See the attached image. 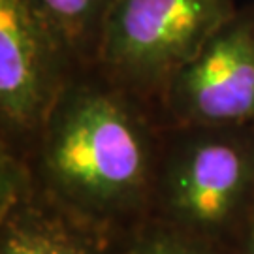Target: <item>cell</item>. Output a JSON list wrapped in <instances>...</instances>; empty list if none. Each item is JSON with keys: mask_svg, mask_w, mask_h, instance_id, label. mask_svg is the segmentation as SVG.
Instances as JSON below:
<instances>
[{"mask_svg": "<svg viewBox=\"0 0 254 254\" xmlns=\"http://www.w3.org/2000/svg\"><path fill=\"white\" fill-rule=\"evenodd\" d=\"M160 128L149 102L85 64L23 154L49 203L119 243L149 218Z\"/></svg>", "mask_w": 254, "mask_h": 254, "instance_id": "6da1fadb", "label": "cell"}, {"mask_svg": "<svg viewBox=\"0 0 254 254\" xmlns=\"http://www.w3.org/2000/svg\"><path fill=\"white\" fill-rule=\"evenodd\" d=\"M254 200V127L162 125L149 218L230 249Z\"/></svg>", "mask_w": 254, "mask_h": 254, "instance_id": "7a4b0ae2", "label": "cell"}, {"mask_svg": "<svg viewBox=\"0 0 254 254\" xmlns=\"http://www.w3.org/2000/svg\"><path fill=\"white\" fill-rule=\"evenodd\" d=\"M236 11L234 0H113L94 66L154 108L168 81Z\"/></svg>", "mask_w": 254, "mask_h": 254, "instance_id": "3957f363", "label": "cell"}, {"mask_svg": "<svg viewBox=\"0 0 254 254\" xmlns=\"http://www.w3.org/2000/svg\"><path fill=\"white\" fill-rule=\"evenodd\" d=\"M79 66L36 0H0L2 145L27 151Z\"/></svg>", "mask_w": 254, "mask_h": 254, "instance_id": "277c9868", "label": "cell"}, {"mask_svg": "<svg viewBox=\"0 0 254 254\" xmlns=\"http://www.w3.org/2000/svg\"><path fill=\"white\" fill-rule=\"evenodd\" d=\"M154 109L162 125L254 127V9H237L168 81Z\"/></svg>", "mask_w": 254, "mask_h": 254, "instance_id": "5b68a950", "label": "cell"}, {"mask_svg": "<svg viewBox=\"0 0 254 254\" xmlns=\"http://www.w3.org/2000/svg\"><path fill=\"white\" fill-rule=\"evenodd\" d=\"M115 245L49 203L32 177L0 194V254H113Z\"/></svg>", "mask_w": 254, "mask_h": 254, "instance_id": "8992f818", "label": "cell"}, {"mask_svg": "<svg viewBox=\"0 0 254 254\" xmlns=\"http://www.w3.org/2000/svg\"><path fill=\"white\" fill-rule=\"evenodd\" d=\"M63 32L81 64H94L102 27L113 0H36Z\"/></svg>", "mask_w": 254, "mask_h": 254, "instance_id": "52a82bcc", "label": "cell"}, {"mask_svg": "<svg viewBox=\"0 0 254 254\" xmlns=\"http://www.w3.org/2000/svg\"><path fill=\"white\" fill-rule=\"evenodd\" d=\"M113 254H232V251L162 222L145 220L119 241Z\"/></svg>", "mask_w": 254, "mask_h": 254, "instance_id": "ba28073f", "label": "cell"}, {"mask_svg": "<svg viewBox=\"0 0 254 254\" xmlns=\"http://www.w3.org/2000/svg\"><path fill=\"white\" fill-rule=\"evenodd\" d=\"M232 254H254V200L230 245Z\"/></svg>", "mask_w": 254, "mask_h": 254, "instance_id": "9c48e42d", "label": "cell"}]
</instances>
